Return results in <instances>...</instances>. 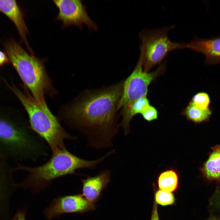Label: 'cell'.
<instances>
[{"instance_id": "6da1fadb", "label": "cell", "mask_w": 220, "mask_h": 220, "mask_svg": "<svg viewBox=\"0 0 220 220\" xmlns=\"http://www.w3.org/2000/svg\"><path fill=\"white\" fill-rule=\"evenodd\" d=\"M124 82L86 90L67 108L65 120L86 136L87 147L101 149L112 146L120 126L118 107Z\"/></svg>"}, {"instance_id": "44dd1931", "label": "cell", "mask_w": 220, "mask_h": 220, "mask_svg": "<svg viewBox=\"0 0 220 220\" xmlns=\"http://www.w3.org/2000/svg\"><path fill=\"white\" fill-rule=\"evenodd\" d=\"M151 220H160L158 216L157 204L154 201Z\"/></svg>"}, {"instance_id": "30bf717a", "label": "cell", "mask_w": 220, "mask_h": 220, "mask_svg": "<svg viewBox=\"0 0 220 220\" xmlns=\"http://www.w3.org/2000/svg\"><path fill=\"white\" fill-rule=\"evenodd\" d=\"M7 160L0 155V220L9 218L10 199L18 188L14 181L13 168Z\"/></svg>"}, {"instance_id": "ba28073f", "label": "cell", "mask_w": 220, "mask_h": 220, "mask_svg": "<svg viewBox=\"0 0 220 220\" xmlns=\"http://www.w3.org/2000/svg\"><path fill=\"white\" fill-rule=\"evenodd\" d=\"M54 3L59 12L56 20L63 22L62 27L71 25L79 26L80 28L83 24L90 30H96L97 26L88 15L86 7L79 0H54Z\"/></svg>"}, {"instance_id": "cb8c5ba5", "label": "cell", "mask_w": 220, "mask_h": 220, "mask_svg": "<svg viewBox=\"0 0 220 220\" xmlns=\"http://www.w3.org/2000/svg\"></svg>"}, {"instance_id": "9c48e42d", "label": "cell", "mask_w": 220, "mask_h": 220, "mask_svg": "<svg viewBox=\"0 0 220 220\" xmlns=\"http://www.w3.org/2000/svg\"><path fill=\"white\" fill-rule=\"evenodd\" d=\"M94 208V204L82 194L65 196L55 199L45 210L44 214L47 218L51 219L64 214L82 213Z\"/></svg>"}, {"instance_id": "5b68a950", "label": "cell", "mask_w": 220, "mask_h": 220, "mask_svg": "<svg viewBox=\"0 0 220 220\" xmlns=\"http://www.w3.org/2000/svg\"><path fill=\"white\" fill-rule=\"evenodd\" d=\"M27 127L0 117V154L18 161L44 155L42 145Z\"/></svg>"}, {"instance_id": "277c9868", "label": "cell", "mask_w": 220, "mask_h": 220, "mask_svg": "<svg viewBox=\"0 0 220 220\" xmlns=\"http://www.w3.org/2000/svg\"><path fill=\"white\" fill-rule=\"evenodd\" d=\"M11 88L26 111L31 129L46 141L53 154L66 149L65 140L76 139L64 129L48 107H40L32 96L15 87Z\"/></svg>"}, {"instance_id": "52a82bcc", "label": "cell", "mask_w": 220, "mask_h": 220, "mask_svg": "<svg viewBox=\"0 0 220 220\" xmlns=\"http://www.w3.org/2000/svg\"><path fill=\"white\" fill-rule=\"evenodd\" d=\"M143 56L140 51L139 58L134 70L124 81L123 91L118 105V110L121 112L127 110L132 104L138 99L146 96L148 87L151 83L163 74L167 63L161 64L155 71L148 73L143 70Z\"/></svg>"}, {"instance_id": "8fae6325", "label": "cell", "mask_w": 220, "mask_h": 220, "mask_svg": "<svg viewBox=\"0 0 220 220\" xmlns=\"http://www.w3.org/2000/svg\"><path fill=\"white\" fill-rule=\"evenodd\" d=\"M0 11L6 15L14 24L21 41L25 44L31 54L34 52L30 46L26 38L29 31L23 14L16 1L13 0H0Z\"/></svg>"}, {"instance_id": "d6986e66", "label": "cell", "mask_w": 220, "mask_h": 220, "mask_svg": "<svg viewBox=\"0 0 220 220\" xmlns=\"http://www.w3.org/2000/svg\"><path fill=\"white\" fill-rule=\"evenodd\" d=\"M192 101L197 107L202 109L208 108L210 99L208 95L204 93H200L195 95Z\"/></svg>"}, {"instance_id": "7402d4cb", "label": "cell", "mask_w": 220, "mask_h": 220, "mask_svg": "<svg viewBox=\"0 0 220 220\" xmlns=\"http://www.w3.org/2000/svg\"><path fill=\"white\" fill-rule=\"evenodd\" d=\"M12 220H26L25 212L24 210H18Z\"/></svg>"}, {"instance_id": "7a4b0ae2", "label": "cell", "mask_w": 220, "mask_h": 220, "mask_svg": "<svg viewBox=\"0 0 220 220\" xmlns=\"http://www.w3.org/2000/svg\"><path fill=\"white\" fill-rule=\"evenodd\" d=\"M109 156L107 153L96 160H89L80 158L66 149L53 154L50 159L41 166L31 167L17 163L13 169V171L22 170L27 172L23 182L16 184L17 188H30L37 191L46 187L55 178L76 174L78 169L95 168Z\"/></svg>"}, {"instance_id": "8992f818", "label": "cell", "mask_w": 220, "mask_h": 220, "mask_svg": "<svg viewBox=\"0 0 220 220\" xmlns=\"http://www.w3.org/2000/svg\"><path fill=\"white\" fill-rule=\"evenodd\" d=\"M174 26L153 30H143L139 35L141 44L140 51L143 56V70L148 72L155 65L160 64L172 50L186 48L183 42L171 41L168 38L169 31Z\"/></svg>"}, {"instance_id": "2e32d148", "label": "cell", "mask_w": 220, "mask_h": 220, "mask_svg": "<svg viewBox=\"0 0 220 220\" xmlns=\"http://www.w3.org/2000/svg\"><path fill=\"white\" fill-rule=\"evenodd\" d=\"M160 189L172 192L177 189L178 178L176 173L173 170H168L161 173L158 181Z\"/></svg>"}, {"instance_id": "5bb4252c", "label": "cell", "mask_w": 220, "mask_h": 220, "mask_svg": "<svg viewBox=\"0 0 220 220\" xmlns=\"http://www.w3.org/2000/svg\"><path fill=\"white\" fill-rule=\"evenodd\" d=\"M149 105V101L145 96L134 101L127 110L121 112L122 119L120 125L123 128L125 135L130 133V124L133 117L137 114H141Z\"/></svg>"}, {"instance_id": "4fadbf2b", "label": "cell", "mask_w": 220, "mask_h": 220, "mask_svg": "<svg viewBox=\"0 0 220 220\" xmlns=\"http://www.w3.org/2000/svg\"><path fill=\"white\" fill-rule=\"evenodd\" d=\"M186 48L204 54L206 63H220V36L210 39L195 38L187 44Z\"/></svg>"}, {"instance_id": "3957f363", "label": "cell", "mask_w": 220, "mask_h": 220, "mask_svg": "<svg viewBox=\"0 0 220 220\" xmlns=\"http://www.w3.org/2000/svg\"><path fill=\"white\" fill-rule=\"evenodd\" d=\"M5 49L8 59L35 101L42 107H48L45 95H52L54 90L43 61L28 53L15 41L8 42Z\"/></svg>"}, {"instance_id": "ffe728a7", "label": "cell", "mask_w": 220, "mask_h": 220, "mask_svg": "<svg viewBox=\"0 0 220 220\" xmlns=\"http://www.w3.org/2000/svg\"><path fill=\"white\" fill-rule=\"evenodd\" d=\"M144 119L148 121H151L157 119V112L153 106L149 105L141 114Z\"/></svg>"}, {"instance_id": "ac0fdd59", "label": "cell", "mask_w": 220, "mask_h": 220, "mask_svg": "<svg viewBox=\"0 0 220 220\" xmlns=\"http://www.w3.org/2000/svg\"><path fill=\"white\" fill-rule=\"evenodd\" d=\"M155 201L163 206L171 205L175 201L174 195L171 193L160 189L156 193Z\"/></svg>"}, {"instance_id": "e0dca14e", "label": "cell", "mask_w": 220, "mask_h": 220, "mask_svg": "<svg viewBox=\"0 0 220 220\" xmlns=\"http://www.w3.org/2000/svg\"><path fill=\"white\" fill-rule=\"evenodd\" d=\"M183 113L188 119L196 123H200L207 120L211 115V112L208 108L202 109L197 107L191 101Z\"/></svg>"}, {"instance_id": "603a6c76", "label": "cell", "mask_w": 220, "mask_h": 220, "mask_svg": "<svg viewBox=\"0 0 220 220\" xmlns=\"http://www.w3.org/2000/svg\"><path fill=\"white\" fill-rule=\"evenodd\" d=\"M8 58L5 53L0 51V66L8 63L9 62Z\"/></svg>"}, {"instance_id": "9a60e30c", "label": "cell", "mask_w": 220, "mask_h": 220, "mask_svg": "<svg viewBox=\"0 0 220 220\" xmlns=\"http://www.w3.org/2000/svg\"><path fill=\"white\" fill-rule=\"evenodd\" d=\"M212 150L201 170L207 178L218 180L220 178V145L215 146Z\"/></svg>"}, {"instance_id": "7c38bea8", "label": "cell", "mask_w": 220, "mask_h": 220, "mask_svg": "<svg viewBox=\"0 0 220 220\" xmlns=\"http://www.w3.org/2000/svg\"><path fill=\"white\" fill-rule=\"evenodd\" d=\"M111 172L105 170L95 176H88L82 179V196L90 202L94 204L100 196L101 191L109 182Z\"/></svg>"}]
</instances>
